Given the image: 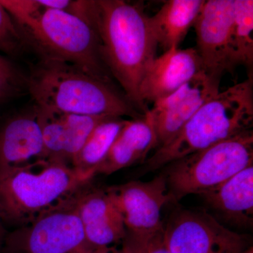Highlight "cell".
<instances>
[{
  "mask_svg": "<svg viewBox=\"0 0 253 253\" xmlns=\"http://www.w3.org/2000/svg\"><path fill=\"white\" fill-rule=\"evenodd\" d=\"M82 16L94 26L103 59L124 94L139 112L149 108L139 89L150 66L157 58L158 44L149 16L140 3L123 0H84Z\"/></svg>",
  "mask_w": 253,
  "mask_h": 253,
  "instance_id": "6da1fadb",
  "label": "cell"
},
{
  "mask_svg": "<svg viewBox=\"0 0 253 253\" xmlns=\"http://www.w3.org/2000/svg\"><path fill=\"white\" fill-rule=\"evenodd\" d=\"M17 28L26 47L39 58L72 63L93 77L113 84L101 51L97 32L87 20L49 9L42 0H0Z\"/></svg>",
  "mask_w": 253,
  "mask_h": 253,
  "instance_id": "7a4b0ae2",
  "label": "cell"
},
{
  "mask_svg": "<svg viewBox=\"0 0 253 253\" xmlns=\"http://www.w3.org/2000/svg\"><path fill=\"white\" fill-rule=\"evenodd\" d=\"M35 104L66 113L87 116H144L124 93L72 63L39 58L26 76Z\"/></svg>",
  "mask_w": 253,
  "mask_h": 253,
  "instance_id": "3957f363",
  "label": "cell"
},
{
  "mask_svg": "<svg viewBox=\"0 0 253 253\" xmlns=\"http://www.w3.org/2000/svg\"><path fill=\"white\" fill-rule=\"evenodd\" d=\"M253 81L249 77L208 101L167 144L144 163L151 172L188 155L253 130Z\"/></svg>",
  "mask_w": 253,
  "mask_h": 253,
  "instance_id": "277c9868",
  "label": "cell"
},
{
  "mask_svg": "<svg viewBox=\"0 0 253 253\" xmlns=\"http://www.w3.org/2000/svg\"><path fill=\"white\" fill-rule=\"evenodd\" d=\"M91 178L61 163L40 161L0 175V219L25 225L62 204Z\"/></svg>",
  "mask_w": 253,
  "mask_h": 253,
  "instance_id": "5b68a950",
  "label": "cell"
},
{
  "mask_svg": "<svg viewBox=\"0 0 253 253\" xmlns=\"http://www.w3.org/2000/svg\"><path fill=\"white\" fill-rule=\"evenodd\" d=\"M253 163L251 130L173 161L163 174L173 200L179 201L217 187Z\"/></svg>",
  "mask_w": 253,
  "mask_h": 253,
  "instance_id": "8992f818",
  "label": "cell"
},
{
  "mask_svg": "<svg viewBox=\"0 0 253 253\" xmlns=\"http://www.w3.org/2000/svg\"><path fill=\"white\" fill-rule=\"evenodd\" d=\"M84 186L62 204L8 232L1 253H92L79 214Z\"/></svg>",
  "mask_w": 253,
  "mask_h": 253,
  "instance_id": "52a82bcc",
  "label": "cell"
},
{
  "mask_svg": "<svg viewBox=\"0 0 253 253\" xmlns=\"http://www.w3.org/2000/svg\"><path fill=\"white\" fill-rule=\"evenodd\" d=\"M170 253H246L249 236L231 231L207 212L180 210L164 226Z\"/></svg>",
  "mask_w": 253,
  "mask_h": 253,
  "instance_id": "ba28073f",
  "label": "cell"
},
{
  "mask_svg": "<svg viewBox=\"0 0 253 253\" xmlns=\"http://www.w3.org/2000/svg\"><path fill=\"white\" fill-rule=\"evenodd\" d=\"M105 191L121 214L128 235L136 237L163 229V208L174 201L163 173L151 181H131Z\"/></svg>",
  "mask_w": 253,
  "mask_h": 253,
  "instance_id": "9c48e42d",
  "label": "cell"
},
{
  "mask_svg": "<svg viewBox=\"0 0 253 253\" xmlns=\"http://www.w3.org/2000/svg\"><path fill=\"white\" fill-rule=\"evenodd\" d=\"M221 79L202 71L172 94L154 103L149 111L158 148L172 140L195 113L219 92Z\"/></svg>",
  "mask_w": 253,
  "mask_h": 253,
  "instance_id": "30bf717a",
  "label": "cell"
},
{
  "mask_svg": "<svg viewBox=\"0 0 253 253\" xmlns=\"http://www.w3.org/2000/svg\"><path fill=\"white\" fill-rule=\"evenodd\" d=\"M234 6L235 0L206 1L195 23L196 49L208 74L222 78L224 73H232L229 38Z\"/></svg>",
  "mask_w": 253,
  "mask_h": 253,
  "instance_id": "8fae6325",
  "label": "cell"
},
{
  "mask_svg": "<svg viewBox=\"0 0 253 253\" xmlns=\"http://www.w3.org/2000/svg\"><path fill=\"white\" fill-rule=\"evenodd\" d=\"M204 71L196 48L168 50L154 60L143 78L139 89L141 101L145 105L154 104L167 97Z\"/></svg>",
  "mask_w": 253,
  "mask_h": 253,
  "instance_id": "7c38bea8",
  "label": "cell"
},
{
  "mask_svg": "<svg viewBox=\"0 0 253 253\" xmlns=\"http://www.w3.org/2000/svg\"><path fill=\"white\" fill-rule=\"evenodd\" d=\"M42 161L44 145L33 107L0 125V175Z\"/></svg>",
  "mask_w": 253,
  "mask_h": 253,
  "instance_id": "4fadbf2b",
  "label": "cell"
},
{
  "mask_svg": "<svg viewBox=\"0 0 253 253\" xmlns=\"http://www.w3.org/2000/svg\"><path fill=\"white\" fill-rule=\"evenodd\" d=\"M79 214L91 249L118 246L126 239L127 232L122 217L105 189L91 187L90 183L84 186L80 197Z\"/></svg>",
  "mask_w": 253,
  "mask_h": 253,
  "instance_id": "5bb4252c",
  "label": "cell"
},
{
  "mask_svg": "<svg viewBox=\"0 0 253 253\" xmlns=\"http://www.w3.org/2000/svg\"><path fill=\"white\" fill-rule=\"evenodd\" d=\"M158 146L157 136L149 110L144 116L128 120L113 143L104 161L96 168L95 176L116 172L145 158Z\"/></svg>",
  "mask_w": 253,
  "mask_h": 253,
  "instance_id": "9a60e30c",
  "label": "cell"
},
{
  "mask_svg": "<svg viewBox=\"0 0 253 253\" xmlns=\"http://www.w3.org/2000/svg\"><path fill=\"white\" fill-rule=\"evenodd\" d=\"M200 196L224 220L240 227L251 226L253 223V166Z\"/></svg>",
  "mask_w": 253,
  "mask_h": 253,
  "instance_id": "2e32d148",
  "label": "cell"
},
{
  "mask_svg": "<svg viewBox=\"0 0 253 253\" xmlns=\"http://www.w3.org/2000/svg\"><path fill=\"white\" fill-rule=\"evenodd\" d=\"M205 2V0H169L149 17L155 39L164 52L179 47L194 27Z\"/></svg>",
  "mask_w": 253,
  "mask_h": 253,
  "instance_id": "e0dca14e",
  "label": "cell"
},
{
  "mask_svg": "<svg viewBox=\"0 0 253 253\" xmlns=\"http://www.w3.org/2000/svg\"><path fill=\"white\" fill-rule=\"evenodd\" d=\"M127 121L123 117L111 116L98 125L75 158L73 169L92 179L96 168L107 156Z\"/></svg>",
  "mask_w": 253,
  "mask_h": 253,
  "instance_id": "ac0fdd59",
  "label": "cell"
},
{
  "mask_svg": "<svg viewBox=\"0 0 253 253\" xmlns=\"http://www.w3.org/2000/svg\"><path fill=\"white\" fill-rule=\"evenodd\" d=\"M229 63L232 73L238 66L247 68L253 77V1L235 0L229 38Z\"/></svg>",
  "mask_w": 253,
  "mask_h": 253,
  "instance_id": "d6986e66",
  "label": "cell"
},
{
  "mask_svg": "<svg viewBox=\"0 0 253 253\" xmlns=\"http://www.w3.org/2000/svg\"><path fill=\"white\" fill-rule=\"evenodd\" d=\"M33 109L41 129L46 161L68 166L66 159L67 136L63 113L37 105Z\"/></svg>",
  "mask_w": 253,
  "mask_h": 253,
  "instance_id": "ffe728a7",
  "label": "cell"
},
{
  "mask_svg": "<svg viewBox=\"0 0 253 253\" xmlns=\"http://www.w3.org/2000/svg\"><path fill=\"white\" fill-rule=\"evenodd\" d=\"M109 117L111 116L63 113V120L67 136L66 159L68 166L72 167L75 158L96 126Z\"/></svg>",
  "mask_w": 253,
  "mask_h": 253,
  "instance_id": "44dd1931",
  "label": "cell"
},
{
  "mask_svg": "<svg viewBox=\"0 0 253 253\" xmlns=\"http://www.w3.org/2000/svg\"><path fill=\"white\" fill-rule=\"evenodd\" d=\"M26 46L12 18L0 4V51L17 55Z\"/></svg>",
  "mask_w": 253,
  "mask_h": 253,
  "instance_id": "7402d4cb",
  "label": "cell"
},
{
  "mask_svg": "<svg viewBox=\"0 0 253 253\" xmlns=\"http://www.w3.org/2000/svg\"><path fill=\"white\" fill-rule=\"evenodd\" d=\"M23 88H27L26 76L9 60L0 63V104L17 96Z\"/></svg>",
  "mask_w": 253,
  "mask_h": 253,
  "instance_id": "603a6c76",
  "label": "cell"
},
{
  "mask_svg": "<svg viewBox=\"0 0 253 253\" xmlns=\"http://www.w3.org/2000/svg\"><path fill=\"white\" fill-rule=\"evenodd\" d=\"M132 253H170L164 239V227L151 235L136 237L126 234Z\"/></svg>",
  "mask_w": 253,
  "mask_h": 253,
  "instance_id": "cb8c5ba5",
  "label": "cell"
},
{
  "mask_svg": "<svg viewBox=\"0 0 253 253\" xmlns=\"http://www.w3.org/2000/svg\"><path fill=\"white\" fill-rule=\"evenodd\" d=\"M91 253H132V251L127 241L125 239L121 244V248H118V246L102 248L94 250Z\"/></svg>",
  "mask_w": 253,
  "mask_h": 253,
  "instance_id": "d4e9b609",
  "label": "cell"
},
{
  "mask_svg": "<svg viewBox=\"0 0 253 253\" xmlns=\"http://www.w3.org/2000/svg\"><path fill=\"white\" fill-rule=\"evenodd\" d=\"M8 231L6 229V226L4 225L3 221L0 219V253L2 249L3 245H4L5 238L7 235Z\"/></svg>",
  "mask_w": 253,
  "mask_h": 253,
  "instance_id": "484cf974",
  "label": "cell"
},
{
  "mask_svg": "<svg viewBox=\"0 0 253 253\" xmlns=\"http://www.w3.org/2000/svg\"><path fill=\"white\" fill-rule=\"evenodd\" d=\"M8 59H6V58H4V56H1L0 55V63H4L5 61H7Z\"/></svg>",
  "mask_w": 253,
  "mask_h": 253,
  "instance_id": "4316f807",
  "label": "cell"
},
{
  "mask_svg": "<svg viewBox=\"0 0 253 253\" xmlns=\"http://www.w3.org/2000/svg\"><path fill=\"white\" fill-rule=\"evenodd\" d=\"M253 253V247H252V248H251V249H250V250H249V251H248V252H247V253Z\"/></svg>",
  "mask_w": 253,
  "mask_h": 253,
  "instance_id": "83f0119b",
  "label": "cell"
}]
</instances>
